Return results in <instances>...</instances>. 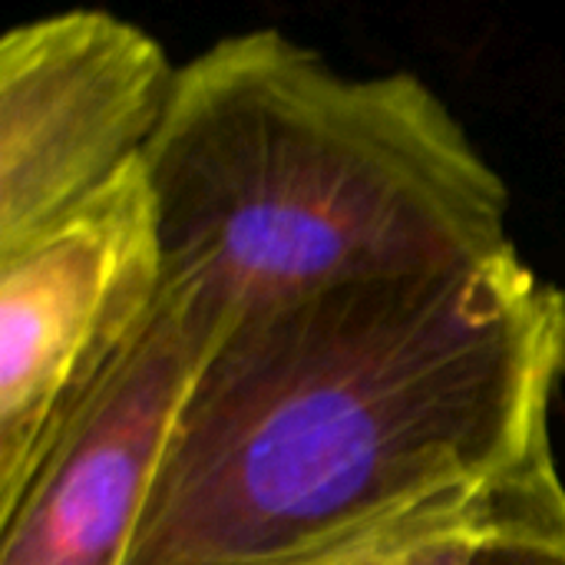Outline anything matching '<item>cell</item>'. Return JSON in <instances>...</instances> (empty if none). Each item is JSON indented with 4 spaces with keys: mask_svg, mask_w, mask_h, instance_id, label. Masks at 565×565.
Instances as JSON below:
<instances>
[{
    "mask_svg": "<svg viewBox=\"0 0 565 565\" xmlns=\"http://www.w3.org/2000/svg\"><path fill=\"white\" fill-rule=\"evenodd\" d=\"M565 291L516 252L318 288L218 334L126 565H318L550 450Z\"/></svg>",
    "mask_w": 565,
    "mask_h": 565,
    "instance_id": "1",
    "label": "cell"
},
{
    "mask_svg": "<svg viewBox=\"0 0 565 565\" xmlns=\"http://www.w3.org/2000/svg\"><path fill=\"white\" fill-rule=\"evenodd\" d=\"M142 166L166 285H195L228 324L516 252L503 175L420 76H344L275 26L179 66Z\"/></svg>",
    "mask_w": 565,
    "mask_h": 565,
    "instance_id": "2",
    "label": "cell"
},
{
    "mask_svg": "<svg viewBox=\"0 0 565 565\" xmlns=\"http://www.w3.org/2000/svg\"><path fill=\"white\" fill-rule=\"evenodd\" d=\"M166 258L146 166L0 255V513L152 324Z\"/></svg>",
    "mask_w": 565,
    "mask_h": 565,
    "instance_id": "3",
    "label": "cell"
},
{
    "mask_svg": "<svg viewBox=\"0 0 565 565\" xmlns=\"http://www.w3.org/2000/svg\"><path fill=\"white\" fill-rule=\"evenodd\" d=\"M179 66L139 23L63 10L0 40V255L146 159Z\"/></svg>",
    "mask_w": 565,
    "mask_h": 565,
    "instance_id": "4",
    "label": "cell"
},
{
    "mask_svg": "<svg viewBox=\"0 0 565 565\" xmlns=\"http://www.w3.org/2000/svg\"><path fill=\"white\" fill-rule=\"evenodd\" d=\"M225 324L195 285H166L146 334L0 513V565H126L185 391Z\"/></svg>",
    "mask_w": 565,
    "mask_h": 565,
    "instance_id": "5",
    "label": "cell"
},
{
    "mask_svg": "<svg viewBox=\"0 0 565 565\" xmlns=\"http://www.w3.org/2000/svg\"><path fill=\"white\" fill-rule=\"evenodd\" d=\"M516 470L444 493L377 526L318 565H473L477 550L500 520L507 483Z\"/></svg>",
    "mask_w": 565,
    "mask_h": 565,
    "instance_id": "6",
    "label": "cell"
},
{
    "mask_svg": "<svg viewBox=\"0 0 565 565\" xmlns=\"http://www.w3.org/2000/svg\"><path fill=\"white\" fill-rule=\"evenodd\" d=\"M473 565H565V487L553 447L520 467Z\"/></svg>",
    "mask_w": 565,
    "mask_h": 565,
    "instance_id": "7",
    "label": "cell"
}]
</instances>
